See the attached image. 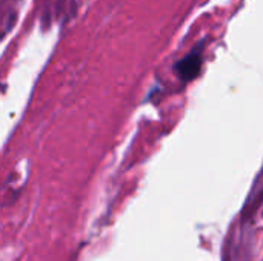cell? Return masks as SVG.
Returning <instances> with one entry per match:
<instances>
[{
	"mask_svg": "<svg viewBox=\"0 0 263 261\" xmlns=\"http://www.w3.org/2000/svg\"><path fill=\"white\" fill-rule=\"evenodd\" d=\"M199 71V58H196V57H188V58H185V60H182L180 62V65H179V72H180V75L182 77H185V78H191V77H194V74Z\"/></svg>",
	"mask_w": 263,
	"mask_h": 261,
	"instance_id": "cell-1",
	"label": "cell"
}]
</instances>
